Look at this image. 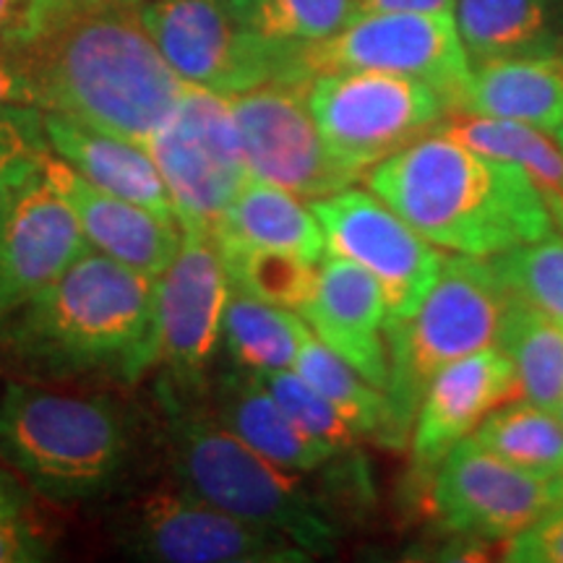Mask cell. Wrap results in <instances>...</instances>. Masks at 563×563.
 <instances>
[{
	"instance_id": "603a6c76",
	"label": "cell",
	"mask_w": 563,
	"mask_h": 563,
	"mask_svg": "<svg viewBox=\"0 0 563 563\" xmlns=\"http://www.w3.org/2000/svg\"><path fill=\"white\" fill-rule=\"evenodd\" d=\"M214 243L292 253L319 264L327 253L311 203L285 188L249 178L211 230Z\"/></svg>"
},
{
	"instance_id": "ab89813d",
	"label": "cell",
	"mask_w": 563,
	"mask_h": 563,
	"mask_svg": "<svg viewBox=\"0 0 563 563\" xmlns=\"http://www.w3.org/2000/svg\"><path fill=\"white\" fill-rule=\"evenodd\" d=\"M555 139H559V144L563 146V125H561V129H559V131H555Z\"/></svg>"
},
{
	"instance_id": "60d3db41",
	"label": "cell",
	"mask_w": 563,
	"mask_h": 563,
	"mask_svg": "<svg viewBox=\"0 0 563 563\" xmlns=\"http://www.w3.org/2000/svg\"><path fill=\"white\" fill-rule=\"evenodd\" d=\"M559 418L563 420V402H561V410H559Z\"/></svg>"
},
{
	"instance_id": "e575fe53",
	"label": "cell",
	"mask_w": 563,
	"mask_h": 563,
	"mask_svg": "<svg viewBox=\"0 0 563 563\" xmlns=\"http://www.w3.org/2000/svg\"><path fill=\"white\" fill-rule=\"evenodd\" d=\"M51 152L45 112L32 104L0 108V207L16 188L40 170Z\"/></svg>"
},
{
	"instance_id": "484cf974",
	"label": "cell",
	"mask_w": 563,
	"mask_h": 563,
	"mask_svg": "<svg viewBox=\"0 0 563 563\" xmlns=\"http://www.w3.org/2000/svg\"><path fill=\"white\" fill-rule=\"evenodd\" d=\"M308 329L311 327L298 311H287L230 287L222 313L220 347L245 371H287L298 361Z\"/></svg>"
},
{
	"instance_id": "2e32d148",
	"label": "cell",
	"mask_w": 563,
	"mask_h": 563,
	"mask_svg": "<svg viewBox=\"0 0 563 563\" xmlns=\"http://www.w3.org/2000/svg\"><path fill=\"white\" fill-rule=\"evenodd\" d=\"M89 251L66 199L42 167L0 207V319Z\"/></svg>"
},
{
	"instance_id": "74e56055",
	"label": "cell",
	"mask_w": 563,
	"mask_h": 563,
	"mask_svg": "<svg viewBox=\"0 0 563 563\" xmlns=\"http://www.w3.org/2000/svg\"><path fill=\"white\" fill-rule=\"evenodd\" d=\"M47 0H0V51L19 47L32 37Z\"/></svg>"
},
{
	"instance_id": "8d00e7d4",
	"label": "cell",
	"mask_w": 563,
	"mask_h": 563,
	"mask_svg": "<svg viewBox=\"0 0 563 563\" xmlns=\"http://www.w3.org/2000/svg\"><path fill=\"white\" fill-rule=\"evenodd\" d=\"M11 104L37 108V89H34L30 66H26L21 47L0 51V108H11Z\"/></svg>"
},
{
	"instance_id": "d590c367",
	"label": "cell",
	"mask_w": 563,
	"mask_h": 563,
	"mask_svg": "<svg viewBox=\"0 0 563 563\" xmlns=\"http://www.w3.org/2000/svg\"><path fill=\"white\" fill-rule=\"evenodd\" d=\"M504 561L563 563V501L506 540Z\"/></svg>"
},
{
	"instance_id": "f1b7e54d",
	"label": "cell",
	"mask_w": 563,
	"mask_h": 563,
	"mask_svg": "<svg viewBox=\"0 0 563 563\" xmlns=\"http://www.w3.org/2000/svg\"><path fill=\"white\" fill-rule=\"evenodd\" d=\"M473 439L527 473L563 477V420L543 407L514 399L490 412Z\"/></svg>"
},
{
	"instance_id": "1f68e13d",
	"label": "cell",
	"mask_w": 563,
	"mask_h": 563,
	"mask_svg": "<svg viewBox=\"0 0 563 563\" xmlns=\"http://www.w3.org/2000/svg\"><path fill=\"white\" fill-rule=\"evenodd\" d=\"M514 302L563 323V232L522 243L488 258Z\"/></svg>"
},
{
	"instance_id": "f35d334b",
	"label": "cell",
	"mask_w": 563,
	"mask_h": 563,
	"mask_svg": "<svg viewBox=\"0 0 563 563\" xmlns=\"http://www.w3.org/2000/svg\"><path fill=\"white\" fill-rule=\"evenodd\" d=\"M357 13H454V0H355Z\"/></svg>"
},
{
	"instance_id": "ba28073f",
	"label": "cell",
	"mask_w": 563,
	"mask_h": 563,
	"mask_svg": "<svg viewBox=\"0 0 563 563\" xmlns=\"http://www.w3.org/2000/svg\"><path fill=\"white\" fill-rule=\"evenodd\" d=\"M308 102L334 157L361 175L439 129L452 110L431 84L382 70L316 76Z\"/></svg>"
},
{
	"instance_id": "9a60e30c",
	"label": "cell",
	"mask_w": 563,
	"mask_h": 563,
	"mask_svg": "<svg viewBox=\"0 0 563 563\" xmlns=\"http://www.w3.org/2000/svg\"><path fill=\"white\" fill-rule=\"evenodd\" d=\"M563 501V477L527 473L467 435L435 464L433 511L456 534L509 540Z\"/></svg>"
},
{
	"instance_id": "f546056e",
	"label": "cell",
	"mask_w": 563,
	"mask_h": 563,
	"mask_svg": "<svg viewBox=\"0 0 563 563\" xmlns=\"http://www.w3.org/2000/svg\"><path fill=\"white\" fill-rule=\"evenodd\" d=\"M214 245L222 256L230 287H235V290L298 313L313 295L316 279H319V264L282 251L228 243Z\"/></svg>"
},
{
	"instance_id": "ffe728a7",
	"label": "cell",
	"mask_w": 563,
	"mask_h": 563,
	"mask_svg": "<svg viewBox=\"0 0 563 563\" xmlns=\"http://www.w3.org/2000/svg\"><path fill=\"white\" fill-rule=\"evenodd\" d=\"M203 402L230 433L292 473H319L334 456H342L300 431L272 397L258 373L245 371L235 363L232 368L211 373Z\"/></svg>"
},
{
	"instance_id": "83f0119b",
	"label": "cell",
	"mask_w": 563,
	"mask_h": 563,
	"mask_svg": "<svg viewBox=\"0 0 563 563\" xmlns=\"http://www.w3.org/2000/svg\"><path fill=\"white\" fill-rule=\"evenodd\" d=\"M496 347L511 361L525 402L559 415L563 402V323L511 300Z\"/></svg>"
},
{
	"instance_id": "44dd1931",
	"label": "cell",
	"mask_w": 563,
	"mask_h": 563,
	"mask_svg": "<svg viewBox=\"0 0 563 563\" xmlns=\"http://www.w3.org/2000/svg\"><path fill=\"white\" fill-rule=\"evenodd\" d=\"M45 133L55 157L68 162L91 186L157 214L175 217L165 180L146 146L58 112H45Z\"/></svg>"
},
{
	"instance_id": "5bb4252c",
	"label": "cell",
	"mask_w": 563,
	"mask_h": 563,
	"mask_svg": "<svg viewBox=\"0 0 563 563\" xmlns=\"http://www.w3.org/2000/svg\"><path fill=\"white\" fill-rule=\"evenodd\" d=\"M230 279L211 232L183 230L180 249L154 282L157 378L203 397L220 350Z\"/></svg>"
},
{
	"instance_id": "836d02e7",
	"label": "cell",
	"mask_w": 563,
	"mask_h": 563,
	"mask_svg": "<svg viewBox=\"0 0 563 563\" xmlns=\"http://www.w3.org/2000/svg\"><path fill=\"white\" fill-rule=\"evenodd\" d=\"M266 389L277 399L300 431H306L311 439L321 441L323 446L332 449L334 454H352L363 439L355 433V428L344 420V415L329 402L319 389H313L306 378L295 368L258 373Z\"/></svg>"
},
{
	"instance_id": "d6a6232c",
	"label": "cell",
	"mask_w": 563,
	"mask_h": 563,
	"mask_svg": "<svg viewBox=\"0 0 563 563\" xmlns=\"http://www.w3.org/2000/svg\"><path fill=\"white\" fill-rule=\"evenodd\" d=\"M42 498L0 456V563L51 561L53 530L40 509Z\"/></svg>"
},
{
	"instance_id": "8fae6325",
	"label": "cell",
	"mask_w": 563,
	"mask_h": 563,
	"mask_svg": "<svg viewBox=\"0 0 563 563\" xmlns=\"http://www.w3.org/2000/svg\"><path fill=\"white\" fill-rule=\"evenodd\" d=\"M141 13L186 84L230 97L269 81H298L295 45L245 30L230 0H141Z\"/></svg>"
},
{
	"instance_id": "7402d4cb",
	"label": "cell",
	"mask_w": 563,
	"mask_h": 563,
	"mask_svg": "<svg viewBox=\"0 0 563 563\" xmlns=\"http://www.w3.org/2000/svg\"><path fill=\"white\" fill-rule=\"evenodd\" d=\"M456 110L555 133L563 125V51L477 63Z\"/></svg>"
},
{
	"instance_id": "ac0fdd59",
	"label": "cell",
	"mask_w": 563,
	"mask_h": 563,
	"mask_svg": "<svg viewBox=\"0 0 563 563\" xmlns=\"http://www.w3.org/2000/svg\"><path fill=\"white\" fill-rule=\"evenodd\" d=\"M40 167L74 211L91 251L104 253L112 262L150 274L154 279L170 266L183 241V228L175 217L157 214L91 186L53 152L45 154Z\"/></svg>"
},
{
	"instance_id": "4dcf8cb0",
	"label": "cell",
	"mask_w": 563,
	"mask_h": 563,
	"mask_svg": "<svg viewBox=\"0 0 563 563\" xmlns=\"http://www.w3.org/2000/svg\"><path fill=\"white\" fill-rule=\"evenodd\" d=\"M230 5L245 30L282 45L332 37L357 16L355 0H230Z\"/></svg>"
},
{
	"instance_id": "7c38bea8",
	"label": "cell",
	"mask_w": 563,
	"mask_h": 563,
	"mask_svg": "<svg viewBox=\"0 0 563 563\" xmlns=\"http://www.w3.org/2000/svg\"><path fill=\"white\" fill-rule=\"evenodd\" d=\"M308 91L311 79L269 81L230 95V108L249 178L316 201L352 186L363 175L336 159L327 146Z\"/></svg>"
},
{
	"instance_id": "7a4b0ae2",
	"label": "cell",
	"mask_w": 563,
	"mask_h": 563,
	"mask_svg": "<svg viewBox=\"0 0 563 563\" xmlns=\"http://www.w3.org/2000/svg\"><path fill=\"white\" fill-rule=\"evenodd\" d=\"M154 277L84 251L0 319V363L21 382L131 389L157 368Z\"/></svg>"
},
{
	"instance_id": "4fadbf2b",
	"label": "cell",
	"mask_w": 563,
	"mask_h": 563,
	"mask_svg": "<svg viewBox=\"0 0 563 563\" xmlns=\"http://www.w3.org/2000/svg\"><path fill=\"white\" fill-rule=\"evenodd\" d=\"M323 230L327 253L347 258L371 274L386 300V321L407 319L431 292L443 258L439 245L368 188H342L311 201Z\"/></svg>"
},
{
	"instance_id": "6da1fadb",
	"label": "cell",
	"mask_w": 563,
	"mask_h": 563,
	"mask_svg": "<svg viewBox=\"0 0 563 563\" xmlns=\"http://www.w3.org/2000/svg\"><path fill=\"white\" fill-rule=\"evenodd\" d=\"M37 108L144 146L186 81L146 30L141 0H47L24 45Z\"/></svg>"
},
{
	"instance_id": "d6986e66",
	"label": "cell",
	"mask_w": 563,
	"mask_h": 563,
	"mask_svg": "<svg viewBox=\"0 0 563 563\" xmlns=\"http://www.w3.org/2000/svg\"><path fill=\"white\" fill-rule=\"evenodd\" d=\"M300 316L311 332L361 373L365 382L386 391V300L368 272L347 258L323 253L313 295L300 308Z\"/></svg>"
},
{
	"instance_id": "9c48e42d",
	"label": "cell",
	"mask_w": 563,
	"mask_h": 563,
	"mask_svg": "<svg viewBox=\"0 0 563 563\" xmlns=\"http://www.w3.org/2000/svg\"><path fill=\"white\" fill-rule=\"evenodd\" d=\"M340 70H382L420 79L460 108L473 63L454 13H357L332 37L295 45L298 79Z\"/></svg>"
},
{
	"instance_id": "30bf717a",
	"label": "cell",
	"mask_w": 563,
	"mask_h": 563,
	"mask_svg": "<svg viewBox=\"0 0 563 563\" xmlns=\"http://www.w3.org/2000/svg\"><path fill=\"white\" fill-rule=\"evenodd\" d=\"M183 230L211 232L249 180L230 97L186 84L178 104L146 141Z\"/></svg>"
},
{
	"instance_id": "52a82bcc",
	"label": "cell",
	"mask_w": 563,
	"mask_h": 563,
	"mask_svg": "<svg viewBox=\"0 0 563 563\" xmlns=\"http://www.w3.org/2000/svg\"><path fill=\"white\" fill-rule=\"evenodd\" d=\"M110 543L146 563H306L313 555L194 496L173 477L133 485L108 501Z\"/></svg>"
},
{
	"instance_id": "5b68a950",
	"label": "cell",
	"mask_w": 563,
	"mask_h": 563,
	"mask_svg": "<svg viewBox=\"0 0 563 563\" xmlns=\"http://www.w3.org/2000/svg\"><path fill=\"white\" fill-rule=\"evenodd\" d=\"M152 399L159 452L175 483L243 522L285 534L306 553L336 551L342 538L336 514L300 473L279 467L230 433L203 397L157 378Z\"/></svg>"
},
{
	"instance_id": "e0dca14e",
	"label": "cell",
	"mask_w": 563,
	"mask_h": 563,
	"mask_svg": "<svg viewBox=\"0 0 563 563\" xmlns=\"http://www.w3.org/2000/svg\"><path fill=\"white\" fill-rule=\"evenodd\" d=\"M514 399H522V394L504 350L488 347L443 365L428 384L415 415L412 467L418 473L435 470L454 443L473 435L490 412Z\"/></svg>"
},
{
	"instance_id": "4316f807",
	"label": "cell",
	"mask_w": 563,
	"mask_h": 563,
	"mask_svg": "<svg viewBox=\"0 0 563 563\" xmlns=\"http://www.w3.org/2000/svg\"><path fill=\"white\" fill-rule=\"evenodd\" d=\"M292 368L344 415V420L363 441L368 439L386 449H397L391 402L386 391L365 382L361 373L344 363L332 347H327L311 329L302 336Z\"/></svg>"
},
{
	"instance_id": "3957f363",
	"label": "cell",
	"mask_w": 563,
	"mask_h": 563,
	"mask_svg": "<svg viewBox=\"0 0 563 563\" xmlns=\"http://www.w3.org/2000/svg\"><path fill=\"white\" fill-rule=\"evenodd\" d=\"M152 452H159L154 407L115 389L19 378L0 391V456L47 504H108L144 481Z\"/></svg>"
},
{
	"instance_id": "277c9868",
	"label": "cell",
	"mask_w": 563,
	"mask_h": 563,
	"mask_svg": "<svg viewBox=\"0 0 563 563\" xmlns=\"http://www.w3.org/2000/svg\"><path fill=\"white\" fill-rule=\"evenodd\" d=\"M426 241L462 256L493 258L551 235V209L522 167L435 129L363 175Z\"/></svg>"
},
{
	"instance_id": "cb8c5ba5",
	"label": "cell",
	"mask_w": 563,
	"mask_h": 563,
	"mask_svg": "<svg viewBox=\"0 0 563 563\" xmlns=\"http://www.w3.org/2000/svg\"><path fill=\"white\" fill-rule=\"evenodd\" d=\"M470 63L563 51V0H454Z\"/></svg>"
},
{
	"instance_id": "8992f818",
	"label": "cell",
	"mask_w": 563,
	"mask_h": 563,
	"mask_svg": "<svg viewBox=\"0 0 563 563\" xmlns=\"http://www.w3.org/2000/svg\"><path fill=\"white\" fill-rule=\"evenodd\" d=\"M511 298L498 282L488 258H443L441 274L407 319L386 321L389 386L397 449L407 446L415 415L431 378L443 365L496 347Z\"/></svg>"
},
{
	"instance_id": "d4e9b609",
	"label": "cell",
	"mask_w": 563,
	"mask_h": 563,
	"mask_svg": "<svg viewBox=\"0 0 563 563\" xmlns=\"http://www.w3.org/2000/svg\"><path fill=\"white\" fill-rule=\"evenodd\" d=\"M439 129L488 157L509 159L522 167L543 194L555 228L563 232V146L559 139L532 125L464 110H449Z\"/></svg>"
}]
</instances>
